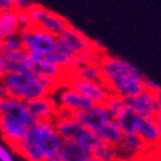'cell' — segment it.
I'll return each instance as SVG.
<instances>
[{"mask_svg":"<svg viewBox=\"0 0 161 161\" xmlns=\"http://www.w3.org/2000/svg\"><path fill=\"white\" fill-rule=\"evenodd\" d=\"M48 58H49L50 62H53L54 64L59 66L61 69H63V70H66V71H69V70L71 69V58L64 57V56L59 54V53H57V52L49 54Z\"/></svg>","mask_w":161,"mask_h":161,"instance_id":"4316f807","label":"cell"},{"mask_svg":"<svg viewBox=\"0 0 161 161\" xmlns=\"http://www.w3.org/2000/svg\"><path fill=\"white\" fill-rule=\"evenodd\" d=\"M69 77L83 79V80H93V81H102V71L99 63H85L79 69L67 71Z\"/></svg>","mask_w":161,"mask_h":161,"instance_id":"7402d4cb","label":"cell"},{"mask_svg":"<svg viewBox=\"0 0 161 161\" xmlns=\"http://www.w3.org/2000/svg\"><path fill=\"white\" fill-rule=\"evenodd\" d=\"M44 161H63V160H62L61 155L57 152V153H53V155L47 156V157L44 158Z\"/></svg>","mask_w":161,"mask_h":161,"instance_id":"e575fe53","label":"cell"},{"mask_svg":"<svg viewBox=\"0 0 161 161\" xmlns=\"http://www.w3.org/2000/svg\"><path fill=\"white\" fill-rule=\"evenodd\" d=\"M155 99H156V103H157L158 112H161V89L155 93Z\"/></svg>","mask_w":161,"mask_h":161,"instance_id":"8d00e7d4","label":"cell"},{"mask_svg":"<svg viewBox=\"0 0 161 161\" xmlns=\"http://www.w3.org/2000/svg\"><path fill=\"white\" fill-rule=\"evenodd\" d=\"M99 66H101V71H102V81L104 84L112 81V80L128 76V75H134V74L142 72L138 67L131 64L129 61H126L121 57L111 56L108 53L103 54V57L99 62Z\"/></svg>","mask_w":161,"mask_h":161,"instance_id":"5b68a950","label":"cell"},{"mask_svg":"<svg viewBox=\"0 0 161 161\" xmlns=\"http://www.w3.org/2000/svg\"><path fill=\"white\" fill-rule=\"evenodd\" d=\"M4 58L10 62V63H21L25 62V59L27 58V50L21 48L16 50H5L4 53Z\"/></svg>","mask_w":161,"mask_h":161,"instance_id":"484cf974","label":"cell"},{"mask_svg":"<svg viewBox=\"0 0 161 161\" xmlns=\"http://www.w3.org/2000/svg\"><path fill=\"white\" fill-rule=\"evenodd\" d=\"M8 72H9V62L4 57H2L0 58V79Z\"/></svg>","mask_w":161,"mask_h":161,"instance_id":"d6a6232c","label":"cell"},{"mask_svg":"<svg viewBox=\"0 0 161 161\" xmlns=\"http://www.w3.org/2000/svg\"><path fill=\"white\" fill-rule=\"evenodd\" d=\"M126 104L138 114L141 117H156L158 114L157 103L155 99V94L147 90H143L139 94L125 98Z\"/></svg>","mask_w":161,"mask_h":161,"instance_id":"5bb4252c","label":"cell"},{"mask_svg":"<svg viewBox=\"0 0 161 161\" xmlns=\"http://www.w3.org/2000/svg\"><path fill=\"white\" fill-rule=\"evenodd\" d=\"M85 128L97 131L99 128L106 125L114 119L104 103H94L92 107L72 114Z\"/></svg>","mask_w":161,"mask_h":161,"instance_id":"ba28073f","label":"cell"},{"mask_svg":"<svg viewBox=\"0 0 161 161\" xmlns=\"http://www.w3.org/2000/svg\"><path fill=\"white\" fill-rule=\"evenodd\" d=\"M26 106L36 121L40 120H53L59 112L54 96H47L26 102Z\"/></svg>","mask_w":161,"mask_h":161,"instance_id":"4fadbf2b","label":"cell"},{"mask_svg":"<svg viewBox=\"0 0 161 161\" xmlns=\"http://www.w3.org/2000/svg\"><path fill=\"white\" fill-rule=\"evenodd\" d=\"M139 117L141 116H138V114L126 104L124 107V110L115 117V120L117 121L119 126L121 128L124 134H134L137 133V125H138Z\"/></svg>","mask_w":161,"mask_h":161,"instance_id":"44dd1931","label":"cell"},{"mask_svg":"<svg viewBox=\"0 0 161 161\" xmlns=\"http://www.w3.org/2000/svg\"><path fill=\"white\" fill-rule=\"evenodd\" d=\"M0 114L10 115L19 119L27 128H31L36 123V120L30 114L27 106H26V102L18 98H13L8 96L3 97L0 99Z\"/></svg>","mask_w":161,"mask_h":161,"instance_id":"7c38bea8","label":"cell"},{"mask_svg":"<svg viewBox=\"0 0 161 161\" xmlns=\"http://www.w3.org/2000/svg\"><path fill=\"white\" fill-rule=\"evenodd\" d=\"M27 129L29 128L19 119L10 115L0 114V137L12 148H14L21 142L25 134L27 133Z\"/></svg>","mask_w":161,"mask_h":161,"instance_id":"30bf717a","label":"cell"},{"mask_svg":"<svg viewBox=\"0 0 161 161\" xmlns=\"http://www.w3.org/2000/svg\"><path fill=\"white\" fill-rule=\"evenodd\" d=\"M64 85L70 86L83 94L93 103H104L110 96V89L103 81H93V80H83L75 77H67Z\"/></svg>","mask_w":161,"mask_h":161,"instance_id":"8992f818","label":"cell"},{"mask_svg":"<svg viewBox=\"0 0 161 161\" xmlns=\"http://www.w3.org/2000/svg\"><path fill=\"white\" fill-rule=\"evenodd\" d=\"M13 150L19 156H22L26 161H44V158L47 157L44 152L26 136L21 139V142Z\"/></svg>","mask_w":161,"mask_h":161,"instance_id":"d6986e66","label":"cell"},{"mask_svg":"<svg viewBox=\"0 0 161 161\" xmlns=\"http://www.w3.org/2000/svg\"><path fill=\"white\" fill-rule=\"evenodd\" d=\"M29 14L31 18V23L34 26H37V27L56 36L63 34V31L71 25L64 17L57 14L56 12H53L40 4H35L29 10Z\"/></svg>","mask_w":161,"mask_h":161,"instance_id":"3957f363","label":"cell"},{"mask_svg":"<svg viewBox=\"0 0 161 161\" xmlns=\"http://www.w3.org/2000/svg\"><path fill=\"white\" fill-rule=\"evenodd\" d=\"M156 120V124H157V128H158V134H160V150H161V112H158L155 117Z\"/></svg>","mask_w":161,"mask_h":161,"instance_id":"d590c367","label":"cell"},{"mask_svg":"<svg viewBox=\"0 0 161 161\" xmlns=\"http://www.w3.org/2000/svg\"><path fill=\"white\" fill-rule=\"evenodd\" d=\"M53 96H56L54 98L57 101L59 111L69 112V114H75L77 111L89 108V107L94 104L90 99H88L86 97L80 94L75 89L67 86L64 84Z\"/></svg>","mask_w":161,"mask_h":161,"instance_id":"52a82bcc","label":"cell"},{"mask_svg":"<svg viewBox=\"0 0 161 161\" xmlns=\"http://www.w3.org/2000/svg\"><path fill=\"white\" fill-rule=\"evenodd\" d=\"M18 22L21 26V30L26 29V27H30L32 23H31V18H30L29 12H18Z\"/></svg>","mask_w":161,"mask_h":161,"instance_id":"f546056e","label":"cell"},{"mask_svg":"<svg viewBox=\"0 0 161 161\" xmlns=\"http://www.w3.org/2000/svg\"><path fill=\"white\" fill-rule=\"evenodd\" d=\"M137 134L147 143L152 151L160 150V134L155 117H139Z\"/></svg>","mask_w":161,"mask_h":161,"instance_id":"9a60e30c","label":"cell"},{"mask_svg":"<svg viewBox=\"0 0 161 161\" xmlns=\"http://www.w3.org/2000/svg\"><path fill=\"white\" fill-rule=\"evenodd\" d=\"M14 9V0H0V12Z\"/></svg>","mask_w":161,"mask_h":161,"instance_id":"836d02e7","label":"cell"},{"mask_svg":"<svg viewBox=\"0 0 161 161\" xmlns=\"http://www.w3.org/2000/svg\"><path fill=\"white\" fill-rule=\"evenodd\" d=\"M4 53H5V48H4V44L3 42H0V58L4 57Z\"/></svg>","mask_w":161,"mask_h":161,"instance_id":"f35d334b","label":"cell"},{"mask_svg":"<svg viewBox=\"0 0 161 161\" xmlns=\"http://www.w3.org/2000/svg\"><path fill=\"white\" fill-rule=\"evenodd\" d=\"M25 136L31 139L44 152L45 156L57 153L63 142L56 129L54 120L36 121L31 128L27 129V133Z\"/></svg>","mask_w":161,"mask_h":161,"instance_id":"6da1fadb","label":"cell"},{"mask_svg":"<svg viewBox=\"0 0 161 161\" xmlns=\"http://www.w3.org/2000/svg\"><path fill=\"white\" fill-rule=\"evenodd\" d=\"M3 44H4L5 50H16V49H21V48H23L19 34H18V35H13V36L5 39L4 42H3Z\"/></svg>","mask_w":161,"mask_h":161,"instance_id":"83f0119b","label":"cell"},{"mask_svg":"<svg viewBox=\"0 0 161 161\" xmlns=\"http://www.w3.org/2000/svg\"><path fill=\"white\" fill-rule=\"evenodd\" d=\"M115 151L117 161H142L147 152H153L137 133L123 134L120 142L115 146Z\"/></svg>","mask_w":161,"mask_h":161,"instance_id":"277c9868","label":"cell"},{"mask_svg":"<svg viewBox=\"0 0 161 161\" xmlns=\"http://www.w3.org/2000/svg\"><path fill=\"white\" fill-rule=\"evenodd\" d=\"M144 79H146L144 74L139 72L112 80V81L107 83L106 85L111 93L121 96L123 98H129L139 94V93L144 90Z\"/></svg>","mask_w":161,"mask_h":161,"instance_id":"9c48e42d","label":"cell"},{"mask_svg":"<svg viewBox=\"0 0 161 161\" xmlns=\"http://www.w3.org/2000/svg\"><path fill=\"white\" fill-rule=\"evenodd\" d=\"M58 153L63 161H88L94 156L90 148L74 141H63Z\"/></svg>","mask_w":161,"mask_h":161,"instance_id":"2e32d148","label":"cell"},{"mask_svg":"<svg viewBox=\"0 0 161 161\" xmlns=\"http://www.w3.org/2000/svg\"><path fill=\"white\" fill-rule=\"evenodd\" d=\"M61 35L69 42V44L72 47V49L77 53V54L85 52V50L93 49V39L88 37L83 31H80L79 29L74 27L72 25H70Z\"/></svg>","mask_w":161,"mask_h":161,"instance_id":"ac0fdd59","label":"cell"},{"mask_svg":"<svg viewBox=\"0 0 161 161\" xmlns=\"http://www.w3.org/2000/svg\"><path fill=\"white\" fill-rule=\"evenodd\" d=\"M88 161H102V160H99V158H98V157H96V156H93V157H92V158H89Z\"/></svg>","mask_w":161,"mask_h":161,"instance_id":"60d3db41","label":"cell"},{"mask_svg":"<svg viewBox=\"0 0 161 161\" xmlns=\"http://www.w3.org/2000/svg\"><path fill=\"white\" fill-rule=\"evenodd\" d=\"M160 89H161V86H160L158 83L153 81V80H151V79H148V77L144 79V90L150 92V93H153V94H155V93L158 92Z\"/></svg>","mask_w":161,"mask_h":161,"instance_id":"1f68e13d","label":"cell"},{"mask_svg":"<svg viewBox=\"0 0 161 161\" xmlns=\"http://www.w3.org/2000/svg\"><path fill=\"white\" fill-rule=\"evenodd\" d=\"M53 120H54L56 129L59 134V137L62 138V141L76 142L85 128L72 114H69V112L59 111Z\"/></svg>","mask_w":161,"mask_h":161,"instance_id":"8fae6325","label":"cell"},{"mask_svg":"<svg viewBox=\"0 0 161 161\" xmlns=\"http://www.w3.org/2000/svg\"><path fill=\"white\" fill-rule=\"evenodd\" d=\"M56 52L59 53V54H62V56H64V57L71 58V59L77 54V53L72 49V47L69 44V42H67V40L62 35H59L57 37V48H56Z\"/></svg>","mask_w":161,"mask_h":161,"instance_id":"d4e9b609","label":"cell"},{"mask_svg":"<svg viewBox=\"0 0 161 161\" xmlns=\"http://www.w3.org/2000/svg\"><path fill=\"white\" fill-rule=\"evenodd\" d=\"M23 49L27 52H35L43 56H49L56 52L57 48V37L37 26L31 25L30 27L22 29L19 32Z\"/></svg>","mask_w":161,"mask_h":161,"instance_id":"7a4b0ae2","label":"cell"},{"mask_svg":"<svg viewBox=\"0 0 161 161\" xmlns=\"http://www.w3.org/2000/svg\"><path fill=\"white\" fill-rule=\"evenodd\" d=\"M104 106L108 108L112 117L115 119L120 112L124 110V107L126 106V101L121 96L115 94V93H110V96L107 97V99L104 102Z\"/></svg>","mask_w":161,"mask_h":161,"instance_id":"603a6c76","label":"cell"},{"mask_svg":"<svg viewBox=\"0 0 161 161\" xmlns=\"http://www.w3.org/2000/svg\"><path fill=\"white\" fill-rule=\"evenodd\" d=\"M21 32V26L18 22V12L16 9H9L0 12V42L18 35Z\"/></svg>","mask_w":161,"mask_h":161,"instance_id":"e0dca14e","label":"cell"},{"mask_svg":"<svg viewBox=\"0 0 161 161\" xmlns=\"http://www.w3.org/2000/svg\"><path fill=\"white\" fill-rule=\"evenodd\" d=\"M94 133L97 134L98 138L102 142L110 144L112 147H115L120 142V139H121L123 134H124L123 130H121V128L119 126V124H117V121H116L115 119H112L111 121H108L106 125H103L102 128H99Z\"/></svg>","mask_w":161,"mask_h":161,"instance_id":"ffe728a7","label":"cell"},{"mask_svg":"<svg viewBox=\"0 0 161 161\" xmlns=\"http://www.w3.org/2000/svg\"><path fill=\"white\" fill-rule=\"evenodd\" d=\"M94 156L98 157V158L102 160V161H117V160H116L115 147L107 144V143H104V142H102V144L96 148Z\"/></svg>","mask_w":161,"mask_h":161,"instance_id":"cb8c5ba5","label":"cell"},{"mask_svg":"<svg viewBox=\"0 0 161 161\" xmlns=\"http://www.w3.org/2000/svg\"><path fill=\"white\" fill-rule=\"evenodd\" d=\"M35 4L31 0H14V9L17 12H29Z\"/></svg>","mask_w":161,"mask_h":161,"instance_id":"f1b7e54d","label":"cell"},{"mask_svg":"<svg viewBox=\"0 0 161 161\" xmlns=\"http://www.w3.org/2000/svg\"><path fill=\"white\" fill-rule=\"evenodd\" d=\"M3 97H5V89H4V84H3V80L0 79V99Z\"/></svg>","mask_w":161,"mask_h":161,"instance_id":"74e56055","label":"cell"},{"mask_svg":"<svg viewBox=\"0 0 161 161\" xmlns=\"http://www.w3.org/2000/svg\"><path fill=\"white\" fill-rule=\"evenodd\" d=\"M151 161H161V150H158V155L155 156V158H151Z\"/></svg>","mask_w":161,"mask_h":161,"instance_id":"ab89813d","label":"cell"},{"mask_svg":"<svg viewBox=\"0 0 161 161\" xmlns=\"http://www.w3.org/2000/svg\"><path fill=\"white\" fill-rule=\"evenodd\" d=\"M0 161H14L12 151L3 143H0Z\"/></svg>","mask_w":161,"mask_h":161,"instance_id":"4dcf8cb0","label":"cell"}]
</instances>
